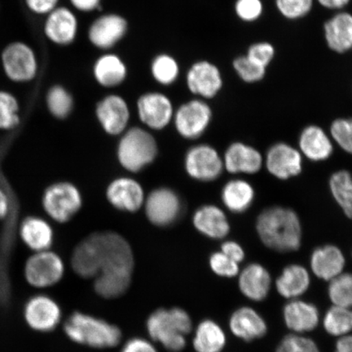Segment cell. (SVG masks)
Instances as JSON below:
<instances>
[{
    "mask_svg": "<svg viewBox=\"0 0 352 352\" xmlns=\"http://www.w3.org/2000/svg\"><path fill=\"white\" fill-rule=\"evenodd\" d=\"M72 266L74 272L85 279L100 276H132L134 254L129 242L120 233L96 232L74 248Z\"/></svg>",
    "mask_w": 352,
    "mask_h": 352,
    "instance_id": "cell-1",
    "label": "cell"
},
{
    "mask_svg": "<svg viewBox=\"0 0 352 352\" xmlns=\"http://www.w3.org/2000/svg\"><path fill=\"white\" fill-rule=\"evenodd\" d=\"M256 231L263 243L275 252H296L302 243V224L296 211L275 206L262 211Z\"/></svg>",
    "mask_w": 352,
    "mask_h": 352,
    "instance_id": "cell-2",
    "label": "cell"
},
{
    "mask_svg": "<svg viewBox=\"0 0 352 352\" xmlns=\"http://www.w3.org/2000/svg\"><path fill=\"white\" fill-rule=\"evenodd\" d=\"M148 336L170 352L182 351L186 346V336L192 329L190 316L179 307L153 311L147 320Z\"/></svg>",
    "mask_w": 352,
    "mask_h": 352,
    "instance_id": "cell-3",
    "label": "cell"
},
{
    "mask_svg": "<svg viewBox=\"0 0 352 352\" xmlns=\"http://www.w3.org/2000/svg\"><path fill=\"white\" fill-rule=\"evenodd\" d=\"M64 331L70 340L94 349H111L122 340L117 325L79 311L66 320Z\"/></svg>",
    "mask_w": 352,
    "mask_h": 352,
    "instance_id": "cell-4",
    "label": "cell"
},
{
    "mask_svg": "<svg viewBox=\"0 0 352 352\" xmlns=\"http://www.w3.org/2000/svg\"><path fill=\"white\" fill-rule=\"evenodd\" d=\"M120 138L117 160L127 173H139L156 160L158 146L151 131L142 126H132Z\"/></svg>",
    "mask_w": 352,
    "mask_h": 352,
    "instance_id": "cell-5",
    "label": "cell"
},
{
    "mask_svg": "<svg viewBox=\"0 0 352 352\" xmlns=\"http://www.w3.org/2000/svg\"><path fill=\"white\" fill-rule=\"evenodd\" d=\"M82 204L81 191L76 184L68 182L50 184L42 197L44 212L59 223L70 221L80 211Z\"/></svg>",
    "mask_w": 352,
    "mask_h": 352,
    "instance_id": "cell-6",
    "label": "cell"
},
{
    "mask_svg": "<svg viewBox=\"0 0 352 352\" xmlns=\"http://www.w3.org/2000/svg\"><path fill=\"white\" fill-rule=\"evenodd\" d=\"M65 272L63 258L52 250L34 252L24 266L26 283L36 289H47L59 283Z\"/></svg>",
    "mask_w": 352,
    "mask_h": 352,
    "instance_id": "cell-7",
    "label": "cell"
},
{
    "mask_svg": "<svg viewBox=\"0 0 352 352\" xmlns=\"http://www.w3.org/2000/svg\"><path fill=\"white\" fill-rule=\"evenodd\" d=\"M213 113L205 100L192 99L175 110L173 124L182 138L188 140L199 139L212 120Z\"/></svg>",
    "mask_w": 352,
    "mask_h": 352,
    "instance_id": "cell-8",
    "label": "cell"
},
{
    "mask_svg": "<svg viewBox=\"0 0 352 352\" xmlns=\"http://www.w3.org/2000/svg\"><path fill=\"white\" fill-rule=\"evenodd\" d=\"M145 217L153 226L165 228L177 221L183 211L182 197L173 188H154L145 197Z\"/></svg>",
    "mask_w": 352,
    "mask_h": 352,
    "instance_id": "cell-9",
    "label": "cell"
},
{
    "mask_svg": "<svg viewBox=\"0 0 352 352\" xmlns=\"http://www.w3.org/2000/svg\"><path fill=\"white\" fill-rule=\"evenodd\" d=\"M184 167L189 177L202 183L214 182L224 170L223 157L217 148L208 144L189 148L184 156Z\"/></svg>",
    "mask_w": 352,
    "mask_h": 352,
    "instance_id": "cell-10",
    "label": "cell"
},
{
    "mask_svg": "<svg viewBox=\"0 0 352 352\" xmlns=\"http://www.w3.org/2000/svg\"><path fill=\"white\" fill-rule=\"evenodd\" d=\"M1 60L4 73L12 82H28L37 76V57L28 44H8L2 52Z\"/></svg>",
    "mask_w": 352,
    "mask_h": 352,
    "instance_id": "cell-11",
    "label": "cell"
},
{
    "mask_svg": "<svg viewBox=\"0 0 352 352\" xmlns=\"http://www.w3.org/2000/svg\"><path fill=\"white\" fill-rule=\"evenodd\" d=\"M136 109L140 121L148 131L166 129L173 121L175 110L168 96L157 91H149L140 96Z\"/></svg>",
    "mask_w": 352,
    "mask_h": 352,
    "instance_id": "cell-12",
    "label": "cell"
},
{
    "mask_svg": "<svg viewBox=\"0 0 352 352\" xmlns=\"http://www.w3.org/2000/svg\"><path fill=\"white\" fill-rule=\"evenodd\" d=\"M105 197L114 209L126 213H135L143 209L146 193L138 179L121 176L110 182L105 189Z\"/></svg>",
    "mask_w": 352,
    "mask_h": 352,
    "instance_id": "cell-13",
    "label": "cell"
},
{
    "mask_svg": "<svg viewBox=\"0 0 352 352\" xmlns=\"http://www.w3.org/2000/svg\"><path fill=\"white\" fill-rule=\"evenodd\" d=\"M23 316L26 324L36 332L54 330L63 318V311L55 299L46 294H36L25 302Z\"/></svg>",
    "mask_w": 352,
    "mask_h": 352,
    "instance_id": "cell-14",
    "label": "cell"
},
{
    "mask_svg": "<svg viewBox=\"0 0 352 352\" xmlns=\"http://www.w3.org/2000/svg\"><path fill=\"white\" fill-rule=\"evenodd\" d=\"M95 113L101 129L109 135L120 136L129 129V105L120 95L104 96L96 104Z\"/></svg>",
    "mask_w": 352,
    "mask_h": 352,
    "instance_id": "cell-15",
    "label": "cell"
},
{
    "mask_svg": "<svg viewBox=\"0 0 352 352\" xmlns=\"http://www.w3.org/2000/svg\"><path fill=\"white\" fill-rule=\"evenodd\" d=\"M186 85L189 91L198 98L212 99L219 94L223 85L221 72L210 61H197L188 69Z\"/></svg>",
    "mask_w": 352,
    "mask_h": 352,
    "instance_id": "cell-16",
    "label": "cell"
},
{
    "mask_svg": "<svg viewBox=\"0 0 352 352\" xmlns=\"http://www.w3.org/2000/svg\"><path fill=\"white\" fill-rule=\"evenodd\" d=\"M268 173L274 177L286 180L302 173V155L292 145L279 142L268 148L265 157Z\"/></svg>",
    "mask_w": 352,
    "mask_h": 352,
    "instance_id": "cell-17",
    "label": "cell"
},
{
    "mask_svg": "<svg viewBox=\"0 0 352 352\" xmlns=\"http://www.w3.org/2000/svg\"><path fill=\"white\" fill-rule=\"evenodd\" d=\"M129 25L120 15L105 14L94 21L88 30V38L96 47L109 50L125 36Z\"/></svg>",
    "mask_w": 352,
    "mask_h": 352,
    "instance_id": "cell-18",
    "label": "cell"
},
{
    "mask_svg": "<svg viewBox=\"0 0 352 352\" xmlns=\"http://www.w3.org/2000/svg\"><path fill=\"white\" fill-rule=\"evenodd\" d=\"M223 168L231 174L253 175L261 170L264 160L261 152L250 145L232 143L223 157Z\"/></svg>",
    "mask_w": 352,
    "mask_h": 352,
    "instance_id": "cell-19",
    "label": "cell"
},
{
    "mask_svg": "<svg viewBox=\"0 0 352 352\" xmlns=\"http://www.w3.org/2000/svg\"><path fill=\"white\" fill-rule=\"evenodd\" d=\"M192 223L198 232L213 240L226 239L231 230L226 212L213 204L198 208L192 214Z\"/></svg>",
    "mask_w": 352,
    "mask_h": 352,
    "instance_id": "cell-20",
    "label": "cell"
},
{
    "mask_svg": "<svg viewBox=\"0 0 352 352\" xmlns=\"http://www.w3.org/2000/svg\"><path fill=\"white\" fill-rule=\"evenodd\" d=\"M78 22L74 13L65 7H57L48 13L44 33L48 39L57 45L66 46L77 37Z\"/></svg>",
    "mask_w": 352,
    "mask_h": 352,
    "instance_id": "cell-21",
    "label": "cell"
},
{
    "mask_svg": "<svg viewBox=\"0 0 352 352\" xmlns=\"http://www.w3.org/2000/svg\"><path fill=\"white\" fill-rule=\"evenodd\" d=\"M324 36L330 50L346 54L352 50V14L340 11L324 24Z\"/></svg>",
    "mask_w": 352,
    "mask_h": 352,
    "instance_id": "cell-22",
    "label": "cell"
},
{
    "mask_svg": "<svg viewBox=\"0 0 352 352\" xmlns=\"http://www.w3.org/2000/svg\"><path fill=\"white\" fill-rule=\"evenodd\" d=\"M346 265L344 254L338 246L325 245L314 250L310 258L312 272L318 278L331 280L342 274Z\"/></svg>",
    "mask_w": 352,
    "mask_h": 352,
    "instance_id": "cell-23",
    "label": "cell"
},
{
    "mask_svg": "<svg viewBox=\"0 0 352 352\" xmlns=\"http://www.w3.org/2000/svg\"><path fill=\"white\" fill-rule=\"evenodd\" d=\"M283 318L286 327L297 334L312 331L318 327L320 321L318 307L297 298L286 303Z\"/></svg>",
    "mask_w": 352,
    "mask_h": 352,
    "instance_id": "cell-24",
    "label": "cell"
},
{
    "mask_svg": "<svg viewBox=\"0 0 352 352\" xmlns=\"http://www.w3.org/2000/svg\"><path fill=\"white\" fill-rule=\"evenodd\" d=\"M233 336L245 342H252L266 336L265 320L256 311L249 307H242L233 312L230 320Z\"/></svg>",
    "mask_w": 352,
    "mask_h": 352,
    "instance_id": "cell-25",
    "label": "cell"
},
{
    "mask_svg": "<svg viewBox=\"0 0 352 352\" xmlns=\"http://www.w3.org/2000/svg\"><path fill=\"white\" fill-rule=\"evenodd\" d=\"M239 278L240 292L255 302H261L270 294L272 278L265 267L259 263H250L241 272Z\"/></svg>",
    "mask_w": 352,
    "mask_h": 352,
    "instance_id": "cell-26",
    "label": "cell"
},
{
    "mask_svg": "<svg viewBox=\"0 0 352 352\" xmlns=\"http://www.w3.org/2000/svg\"><path fill=\"white\" fill-rule=\"evenodd\" d=\"M299 151L312 162L327 160L333 152L331 138L320 126L309 125L299 135Z\"/></svg>",
    "mask_w": 352,
    "mask_h": 352,
    "instance_id": "cell-27",
    "label": "cell"
},
{
    "mask_svg": "<svg viewBox=\"0 0 352 352\" xmlns=\"http://www.w3.org/2000/svg\"><path fill=\"white\" fill-rule=\"evenodd\" d=\"M20 237L23 243L34 252L51 250L54 231L51 224L41 217H28L21 223Z\"/></svg>",
    "mask_w": 352,
    "mask_h": 352,
    "instance_id": "cell-28",
    "label": "cell"
},
{
    "mask_svg": "<svg viewBox=\"0 0 352 352\" xmlns=\"http://www.w3.org/2000/svg\"><path fill=\"white\" fill-rule=\"evenodd\" d=\"M310 283V275L305 267L290 264L276 279V288L280 296L292 300L307 292Z\"/></svg>",
    "mask_w": 352,
    "mask_h": 352,
    "instance_id": "cell-29",
    "label": "cell"
},
{
    "mask_svg": "<svg viewBox=\"0 0 352 352\" xmlns=\"http://www.w3.org/2000/svg\"><path fill=\"white\" fill-rule=\"evenodd\" d=\"M255 192L253 186L246 180L233 179L224 184L221 191V200L226 208L232 213L245 212L253 204Z\"/></svg>",
    "mask_w": 352,
    "mask_h": 352,
    "instance_id": "cell-30",
    "label": "cell"
},
{
    "mask_svg": "<svg viewBox=\"0 0 352 352\" xmlns=\"http://www.w3.org/2000/svg\"><path fill=\"white\" fill-rule=\"evenodd\" d=\"M94 76L100 86L112 88L120 86L127 76L126 66L116 54H108L99 57L94 67Z\"/></svg>",
    "mask_w": 352,
    "mask_h": 352,
    "instance_id": "cell-31",
    "label": "cell"
},
{
    "mask_svg": "<svg viewBox=\"0 0 352 352\" xmlns=\"http://www.w3.org/2000/svg\"><path fill=\"white\" fill-rule=\"evenodd\" d=\"M226 345V333L214 320H205L197 325L192 340L197 352H221Z\"/></svg>",
    "mask_w": 352,
    "mask_h": 352,
    "instance_id": "cell-32",
    "label": "cell"
},
{
    "mask_svg": "<svg viewBox=\"0 0 352 352\" xmlns=\"http://www.w3.org/2000/svg\"><path fill=\"white\" fill-rule=\"evenodd\" d=\"M329 186L343 213L352 219V175L346 170L336 171L330 177Z\"/></svg>",
    "mask_w": 352,
    "mask_h": 352,
    "instance_id": "cell-33",
    "label": "cell"
},
{
    "mask_svg": "<svg viewBox=\"0 0 352 352\" xmlns=\"http://www.w3.org/2000/svg\"><path fill=\"white\" fill-rule=\"evenodd\" d=\"M323 327L330 336H347L352 332V308L333 305L324 315Z\"/></svg>",
    "mask_w": 352,
    "mask_h": 352,
    "instance_id": "cell-34",
    "label": "cell"
},
{
    "mask_svg": "<svg viewBox=\"0 0 352 352\" xmlns=\"http://www.w3.org/2000/svg\"><path fill=\"white\" fill-rule=\"evenodd\" d=\"M46 104L48 111L52 116L58 120H65L73 111L74 99L64 87L56 85L48 90Z\"/></svg>",
    "mask_w": 352,
    "mask_h": 352,
    "instance_id": "cell-35",
    "label": "cell"
},
{
    "mask_svg": "<svg viewBox=\"0 0 352 352\" xmlns=\"http://www.w3.org/2000/svg\"><path fill=\"white\" fill-rule=\"evenodd\" d=\"M151 74L157 82L161 85L170 86L177 80L179 66L173 56L161 54L154 58L151 65Z\"/></svg>",
    "mask_w": 352,
    "mask_h": 352,
    "instance_id": "cell-36",
    "label": "cell"
},
{
    "mask_svg": "<svg viewBox=\"0 0 352 352\" xmlns=\"http://www.w3.org/2000/svg\"><path fill=\"white\" fill-rule=\"evenodd\" d=\"M328 294L333 305L352 308V274H341L329 280Z\"/></svg>",
    "mask_w": 352,
    "mask_h": 352,
    "instance_id": "cell-37",
    "label": "cell"
},
{
    "mask_svg": "<svg viewBox=\"0 0 352 352\" xmlns=\"http://www.w3.org/2000/svg\"><path fill=\"white\" fill-rule=\"evenodd\" d=\"M19 123V101L10 92L0 91V130L14 129Z\"/></svg>",
    "mask_w": 352,
    "mask_h": 352,
    "instance_id": "cell-38",
    "label": "cell"
},
{
    "mask_svg": "<svg viewBox=\"0 0 352 352\" xmlns=\"http://www.w3.org/2000/svg\"><path fill=\"white\" fill-rule=\"evenodd\" d=\"M315 0H275L276 10L284 19L297 21L307 16L314 8Z\"/></svg>",
    "mask_w": 352,
    "mask_h": 352,
    "instance_id": "cell-39",
    "label": "cell"
},
{
    "mask_svg": "<svg viewBox=\"0 0 352 352\" xmlns=\"http://www.w3.org/2000/svg\"><path fill=\"white\" fill-rule=\"evenodd\" d=\"M232 67L241 80L246 83L261 82L267 73L266 68L254 63L245 55L236 57Z\"/></svg>",
    "mask_w": 352,
    "mask_h": 352,
    "instance_id": "cell-40",
    "label": "cell"
},
{
    "mask_svg": "<svg viewBox=\"0 0 352 352\" xmlns=\"http://www.w3.org/2000/svg\"><path fill=\"white\" fill-rule=\"evenodd\" d=\"M330 135L342 151L352 154V118H338L330 126Z\"/></svg>",
    "mask_w": 352,
    "mask_h": 352,
    "instance_id": "cell-41",
    "label": "cell"
},
{
    "mask_svg": "<svg viewBox=\"0 0 352 352\" xmlns=\"http://www.w3.org/2000/svg\"><path fill=\"white\" fill-rule=\"evenodd\" d=\"M276 352H321L316 343L309 338L297 333L288 334L277 346Z\"/></svg>",
    "mask_w": 352,
    "mask_h": 352,
    "instance_id": "cell-42",
    "label": "cell"
},
{
    "mask_svg": "<svg viewBox=\"0 0 352 352\" xmlns=\"http://www.w3.org/2000/svg\"><path fill=\"white\" fill-rule=\"evenodd\" d=\"M209 264L210 270L219 276L232 278V277L239 274V263L232 261L221 252H217L211 254Z\"/></svg>",
    "mask_w": 352,
    "mask_h": 352,
    "instance_id": "cell-43",
    "label": "cell"
},
{
    "mask_svg": "<svg viewBox=\"0 0 352 352\" xmlns=\"http://www.w3.org/2000/svg\"><path fill=\"white\" fill-rule=\"evenodd\" d=\"M275 47L265 41L252 44L245 54L254 63L266 69L275 58Z\"/></svg>",
    "mask_w": 352,
    "mask_h": 352,
    "instance_id": "cell-44",
    "label": "cell"
},
{
    "mask_svg": "<svg viewBox=\"0 0 352 352\" xmlns=\"http://www.w3.org/2000/svg\"><path fill=\"white\" fill-rule=\"evenodd\" d=\"M235 13L244 22H254L261 19L264 6L262 0H236Z\"/></svg>",
    "mask_w": 352,
    "mask_h": 352,
    "instance_id": "cell-45",
    "label": "cell"
},
{
    "mask_svg": "<svg viewBox=\"0 0 352 352\" xmlns=\"http://www.w3.org/2000/svg\"><path fill=\"white\" fill-rule=\"evenodd\" d=\"M59 0H25L30 11L39 15H47L57 8Z\"/></svg>",
    "mask_w": 352,
    "mask_h": 352,
    "instance_id": "cell-46",
    "label": "cell"
},
{
    "mask_svg": "<svg viewBox=\"0 0 352 352\" xmlns=\"http://www.w3.org/2000/svg\"><path fill=\"white\" fill-rule=\"evenodd\" d=\"M121 352H157L153 343L142 338H134L127 341Z\"/></svg>",
    "mask_w": 352,
    "mask_h": 352,
    "instance_id": "cell-47",
    "label": "cell"
},
{
    "mask_svg": "<svg viewBox=\"0 0 352 352\" xmlns=\"http://www.w3.org/2000/svg\"><path fill=\"white\" fill-rule=\"evenodd\" d=\"M220 252L227 255L232 261L240 263L244 261L245 254L242 246L234 241H226L221 245Z\"/></svg>",
    "mask_w": 352,
    "mask_h": 352,
    "instance_id": "cell-48",
    "label": "cell"
},
{
    "mask_svg": "<svg viewBox=\"0 0 352 352\" xmlns=\"http://www.w3.org/2000/svg\"><path fill=\"white\" fill-rule=\"evenodd\" d=\"M77 10L88 12L98 10L100 0H69Z\"/></svg>",
    "mask_w": 352,
    "mask_h": 352,
    "instance_id": "cell-49",
    "label": "cell"
},
{
    "mask_svg": "<svg viewBox=\"0 0 352 352\" xmlns=\"http://www.w3.org/2000/svg\"><path fill=\"white\" fill-rule=\"evenodd\" d=\"M351 0H316L320 6L329 10L342 11Z\"/></svg>",
    "mask_w": 352,
    "mask_h": 352,
    "instance_id": "cell-50",
    "label": "cell"
},
{
    "mask_svg": "<svg viewBox=\"0 0 352 352\" xmlns=\"http://www.w3.org/2000/svg\"><path fill=\"white\" fill-rule=\"evenodd\" d=\"M10 210V201L6 191L0 188V220L6 218Z\"/></svg>",
    "mask_w": 352,
    "mask_h": 352,
    "instance_id": "cell-51",
    "label": "cell"
},
{
    "mask_svg": "<svg viewBox=\"0 0 352 352\" xmlns=\"http://www.w3.org/2000/svg\"><path fill=\"white\" fill-rule=\"evenodd\" d=\"M336 352H352V336L351 334L338 338L336 344Z\"/></svg>",
    "mask_w": 352,
    "mask_h": 352,
    "instance_id": "cell-52",
    "label": "cell"
}]
</instances>
